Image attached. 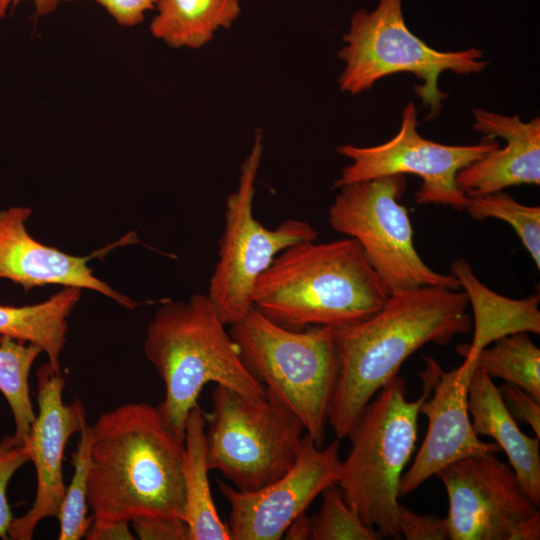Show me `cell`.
Segmentation results:
<instances>
[{"instance_id": "cell-1", "label": "cell", "mask_w": 540, "mask_h": 540, "mask_svg": "<svg viewBox=\"0 0 540 540\" xmlns=\"http://www.w3.org/2000/svg\"><path fill=\"white\" fill-rule=\"evenodd\" d=\"M468 304L465 292L420 287L390 294L370 317L333 328L338 370L328 424L337 439L349 435L366 405L414 352L471 331Z\"/></svg>"}, {"instance_id": "cell-2", "label": "cell", "mask_w": 540, "mask_h": 540, "mask_svg": "<svg viewBox=\"0 0 540 540\" xmlns=\"http://www.w3.org/2000/svg\"><path fill=\"white\" fill-rule=\"evenodd\" d=\"M88 506L96 521L145 515L183 518L184 441L166 427L157 407L121 405L90 426Z\"/></svg>"}, {"instance_id": "cell-3", "label": "cell", "mask_w": 540, "mask_h": 540, "mask_svg": "<svg viewBox=\"0 0 540 540\" xmlns=\"http://www.w3.org/2000/svg\"><path fill=\"white\" fill-rule=\"evenodd\" d=\"M389 295L360 244L346 237L281 251L257 278L252 306L288 329L335 328L370 317Z\"/></svg>"}, {"instance_id": "cell-4", "label": "cell", "mask_w": 540, "mask_h": 540, "mask_svg": "<svg viewBox=\"0 0 540 540\" xmlns=\"http://www.w3.org/2000/svg\"><path fill=\"white\" fill-rule=\"evenodd\" d=\"M226 326L208 295L201 293L187 301L164 300L147 326L144 353L165 385L157 408L181 441L188 413L208 383L247 396H265Z\"/></svg>"}, {"instance_id": "cell-5", "label": "cell", "mask_w": 540, "mask_h": 540, "mask_svg": "<svg viewBox=\"0 0 540 540\" xmlns=\"http://www.w3.org/2000/svg\"><path fill=\"white\" fill-rule=\"evenodd\" d=\"M423 391L409 401L400 376L387 383L362 411L347 437L351 449L341 461L337 486L347 504L382 538L400 539V481L417 440L418 415L430 394L429 379L420 373Z\"/></svg>"}, {"instance_id": "cell-6", "label": "cell", "mask_w": 540, "mask_h": 540, "mask_svg": "<svg viewBox=\"0 0 540 540\" xmlns=\"http://www.w3.org/2000/svg\"><path fill=\"white\" fill-rule=\"evenodd\" d=\"M229 333L265 397L295 415L317 447L325 446L338 370L333 328L288 329L252 306Z\"/></svg>"}, {"instance_id": "cell-7", "label": "cell", "mask_w": 540, "mask_h": 540, "mask_svg": "<svg viewBox=\"0 0 540 540\" xmlns=\"http://www.w3.org/2000/svg\"><path fill=\"white\" fill-rule=\"evenodd\" d=\"M343 42L338 52L345 63L338 78L342 92L356 95L371 89L381 78L409 72L421 81L414 91L429 109V119L440 114L448 98L438 87L444 71L469 75L486 66L480 49L443 52L428 46L407 27L402 0H379L373 11H356Z\"/></svg>"}, {"instance_id": "cell-8", "label": "cell", "mask_w": 540, "mask_h": 540, "mask_svg": "<svg viewBox=\"0 0 540 540\" xmlns=\"http://www.w3.org/2000/svg\"><path fill=\"white\" fill-rule=\"evenodd\" d=\"M205 419L208 468L240 491L258 490L279 479L293 467L302 447V423L265 396L216 385Z\"/></svg>"}, {"instance_id": "cell-9", "label": "cell", "mask_w": 540, "mask_h": 540, "mask_svg": "<svg viewBox=\"0 0 540 540\" xmlns=\"http://www.w3.org/2000/svg\"><path fill=\"white\" fill-rule=\"evenodd\" d=\"M328 210V223L355 239L389 294L426 286L460 289L451 274L431 269L413 241L409 213L399 202L406 189L404 175H389L347 184Z\"/></svg>"}, {"instance_id": "cell-10", "label": "cell", "mask_w": 540, "mask_h": 540, "mask_svg": "<svg viewBox=\"0 0 540 540\" xmlns=\"http://www.w3.org/2000/svg\"><path fill=\"white\" fill-rule=\"evenodd\" d=\"M263 149L262 132L256 131L252 148L240 168L238 186L226 200L218 261L209 281L207 295L221 320L229 326L252 307L254 284L273 259L287 247L316 240L318 235L303 220L287 219L269 229L255 219V182Z\"/></svg>"}, {"instance_id": "cell-11", "label": "cell", "mask_w": 540, "mask_h": 540, "mask_svg": "<svg viewBox=\"0 0 540 540\" xmlns=\"http://www.w3.org/2000/svg\"><path fill=\"white\" fill-rule=\"evenodd\" d=\"M413 102L403 109L401 126L390 140L371 147L346 144L336 151L351 160L333 187L389 175L414 174L422 185L415 192L418 204L449 206L464 210L468 196L458 187L457 173L500 147L495 138L485 136L474 145H446L423 138L418 130Z\"/></svg>"}, {"instance_id": "cell-12", "label": "cell", "mask_w": 540, "mask_h": 540, "mask_svg": "<svg viewBox=\"0 0 540 540\" xmlns=\"http://www.w3.org/2000/svg\"><path fill=\"white\" fill-rule=\"evenodd\" d=\"M495 453L473 455L436 476L446 489L450 540H538L540 513L512 467Z\"/></svg>"}, {"instance_id": "cell-13", "label": "cell", "mask_w": 540, "mask_h": 540, "mask_svg": "<svg viewBox=\"0 0 540 540\" xmlns=\"http://www.w3.org/2000/svg\"><path fill=\"white\" fill-rule=\"evenodd\" d=\"M340 440L317 447L304 434L293 467L279 479L254 491H240L221 480L218 490L230 506L231 540H280L290 523L326 488L336 485L341 468Z\"/></svg>"}, {"instance_id": "cell-14", "label": "cell", "mask_w": 540, "mask_h": 540, "mask_svg": "<svg viewBox=\"0 0 540 540\" xmlns=\"http://www.w3.org/2000/svg\"><path fill=\"white\" fill-rule=\"evenodd\" d=\"M424 360L421 373L429 379L431 390L419 413L428 418V429L412 465L401 477L400 497L453 462L500 450L496 443L480 440L472 428L468 387L474 361L464 359L459 367L446 372L434 358L426 356Z\"/></svg>"}, {"instance_id": "cell-15", "label": "cell", "mask_w": 540, "mask_h": 540, "mask_svg": "<svg viewBox=\"0 0 540 540\" xmlns=\"http://www.w3.org/2000/svg\"><path fill=\"white\" fill-rule=\"evenodd\" d=\"M65 380L47 363L37 371L38 414L28 436L30 460L36 470V494L30 509L13 518L8 536L13 540H30L41 520L57 517L66 486L63 458L66 444L86 423L85 408L79 399L63 402Z\"/></svg>"}, {"instance_id": "cell-16", "label": "cell", "mask_w": 540, "mask_h": 540, "mask_svg": "<svg viewBox=\"0 0 540 540\" xmlns=\"http://www.w3.org/2000/svg\"><path fill=\"white\" fill-rule=\"evenodd\" d=\"M29 207L13 206L0 211V279L20 285L25 292L46 285L73 286L93 290L119 305L134 309L138 302L111 288L93 274L88 262L125 244L139 243L135 232L90 255L76 256L40 243L26 229Z\"/></svg>"}, {"instance_id": "cell-17", "label": "cell", "mask_w": 540, "mask_h": 540, "mask_svg": "<svg viewBox=\"0 0 540 540\" xmlns=\"http://www.w3.org/2000/svg\"><path fill=\"white\" fill-rule=\"evenodd\" d=\"M473 128L485 136L506 141L478 161L461 169L458 187L466 196L503 191L510 186L540 184V118L524 122L482 108L473 110Z\"/></svg>"}, {"instance_id": "cell-18", "label": "cell", "mask_w": 540, "mask_h": 540, "mask_svg": "<svg viewBox=\"0 0 540 540\" xmlns=\"http://www.w3.org/2000/svg\"><path fill=\"white\" fill-rule=\"evenodd\" d=\"M468 411L476 435L491 437L506 453L526 495L540 505V440L525 435L484 371L474 369L468 387Z\"/></svg>"}, {"instance_id": "cell-19", "label": "cell", "mask_w": 540, "mask_h": 540, "mask_svg": "<svg viewBox=\"0 0 540 540\" xmlns=\"http://www.w3.org/2000/svg\"><path fill=\"white\" fill-rule=\"evenodd\" d=\"M452 275L465 289L474 311V337L471 344H461L457 351L466 360L496 339L515 332L540 333L539 295L524 300H510L492 292L474 276L465 260L452 264Z\"/></svg>"}, {"instance_id": "cell-20", "label": "cell", "mask_w": 540, "mask_h": 540, "mask_svg": "<svg viewBox=\"0 0 540 540\" xmlns=\"http://www.w3.org/2000/svg\"><path fill=\"white\" fill-rule=\"evenodd\" d=\"M185 511L183 519L190 530V540H231L227 524L216 509L208 478L205 412L198 403L185 422Z\"/></svg>"}, {"instance_id": "cell-21", "label": "cell", "mask_w": 540, "mask_h": 540, "mask_svg": "<svg viewBox=\"0 0 540 540\" xmlns=\"http://www.w3.org/2000/svg\"><path fill=\"white\" fill-rule=\"evenodd\" d=\"M150 32L171 48L199 49L241 14L240 0H156Z\"/></svg>"}, {"instance_id": "cell-22", "label": "cell", "mask_w": 540, "mask_h": 540, "mask_svg": "<svg viewBox=\"0 0 540 540\" xmlns=\"http://www.w3.org/2000/svg\"><path fill=\"white\" fill-rule=\"evenodd\" d=\"M82 289L66 286L47 300L33 305H0V336L31 343L41 348L51 368L61 373L60 357L66 342L68 318L81 297Z\"/></svg>"}, {"instance_id": "cell-23", "label": "cell", "mask_w": 540, "mask_h": 540, "mask_svg": "<svg viewBox=\"0 0 540 540\" xmlns=\"http://www.w3.org/2000/svg\"><path fill=\"white\" fill-rule=\"evenodd\" d=\"M475 357L474 365L490 378L520 387L540 402V349L528 332H515L492 342Z\"/></svg>"}, {"instance_id": "cell-24", "label": "cell", "mask_w": 540, "mask_h": 540, "mask_svg": "<svg viewBox=\"0 0 540 540\" xmlns=\"http://www.w3.org/2000/svg\"><path fill=\"white\" fill-rule=\"evenodd\" d=\"M41 348L0 336V392L5 397L15 422L17 442L28 441L35 412L30 399L29 375Z\"/></svg>"}, {"instance_id": "cell-25", "label": "cell", "mask_w": 540, "mask_h": 540, "mask_svg": "<svg viewBox=\"0 0 540 540\" xmlns=\"http://www.w3.org/2000/svg\"><path fill=\"white\" fill-rule=\"evenodd\" d=\"M464 210L475 220L496 218L511 225L538 270L540 269L539 206L521 204L509 194L497 191L468 197Z\"/></svg>"}, {"instance_id": "cell-26", "label": "cell", "mask_w": 540, "mask_h": 540, "mask_svg": "<svg viewBox=\"0 0 540 540\" xmlns=\"http://www.w3.org/2000/svg\"><path fill=\"white\" fill-rule=\"evenodd\" d=\"M77 448L72 452L74 467L71 481L66 487L57 518L59 540H79L85 536L93 516H88V481L90 471V426L85 423L79 432Z\"/></svg>"}, {"instance_id": "cell-27", "label": "cell", "mask_w": 540, "mask_h": 540, "mask_svg": "<svg viewBox=\"0 0 540 540\" xmlns=\"http://www.w3.org/2000/svg\"><path fill=\"white\" fill-rule=\"evenodd\" d=\"M319 511L310 517L311 540H380V533L367 526L345 501L340 488L332 485L322 493Z\"/></svg>"}, {"instance_id": "cell-28", "label": "cell", "mask_w": 540, "mask_h": 540, "mask_svg": "<svg viewBox=\"0 0 540 540\" xmlns=\"http://www.w3.org/2000/svg\"><path fill=\"white\" fill-rule=\"evenodd\" d=\"M30 460L29 442H17L13 435L0 440V538L8 539V531L13 520L7 499L8 484L27 461Z\"/></svg>"}, {"instance_id": "cell-29", "label": "cell", "mask_w": 540, "mask_h": 540, "mask_svg": "<svg viewBox=\"0 0 540 540\" xmlns=\"http://www.w3.org/2000/svg\"><path fill=\"white\" fill-rule=\"evenodd\" d=\"M398 527L406 540H450L446 518L419 515L405 506H399Z\"/></svg>"}, {"instance_id": "cell-30", "label": "cell", "mask_w": 540, "mask_h": 540, "mask_svg": "<svg viewBox=\"0 0 540 540\" xmlns=\"http://www.w3.org/2000/svg\"><path fill=\"white\" fill-rule=\"evenodd\" d=\"M130 523L141 540H190L188 524L181 517L145 515Z\"/></svg>"}, {"instance_id": "cell-31", "label": "cell", "mask_w": 540, "mask_h": 540, "mask_svg": "<svg viewBox=\"0 0 540 540\" xmlns=\"http://www.w3.org/2000/svg\"><path fill=\"white\" fill-rule=\"evenodd\" d=\"M122 27H134L154 10L156 0H95Z\"/></svg>"}, {"instance_id": "cell-32", "label": "cell", "mask_w": 540, "mask_h": 540, "mask_svg": "<svg viewBox=\"0 0 540 540\" xmlns=\"http://www.w3.org/2000/svg\"><path fill=\"white\" fill-rule=\"evenodd\" d=\"M499 390L516 415L529 424L537 438H540V402L512 384L505 383Z\"/></svg>"}, {"instance_id": "cell-33", "label": "cell", "mask_w": 540, "mask_h": 540, "mask_svg": "<svg viewBox=\"0 0 540 540\" xmlns=\"http://www.w3.org/2000/svg\"><path fill=\"white\" fill-rule=\"evenodd\" d=\"M126 521L93 520L85 534L87 540H132L135 539Z\"/></svg>"}, {"instance_id": "cell-34", "label": "cell", "mask_w": 540, "mask_h": 540, "mask_svg": "<svg viewBox=\"0 0 540 540\" xmlns=\"http://www.w3.org/2000/svg\"><path fill=\"white\" fill-rule=\"evenodd\" d=\"M24 0H0V19L5 18L7 12L16 7L19 2ZM35 7L37 16H46L53 13L58 6L69 0H30Z\"/></svg>"}, {"instance_id": "cell-35", "label": "cell", "mask_w": 540, "mask_h": 540, "mask_svg": "<svg viewBox=\"0 0 540 540\" xmlns=\"http://www.w3.org/2000/svg\"><path fill=\"white\" fill-rule=\"evenodd\" d=\"M283 538L288 540H308L311 538V520L306 512L298 515L287 527Z\"/></svg>"}]
</instances>
